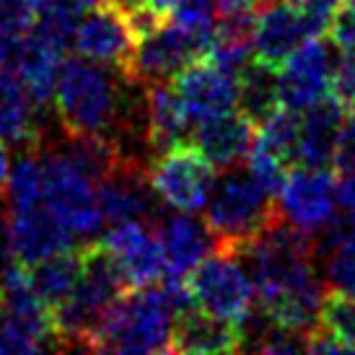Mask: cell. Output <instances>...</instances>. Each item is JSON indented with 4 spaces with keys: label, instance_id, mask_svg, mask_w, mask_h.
Listing matches in <instances>:
<instances>
[{
    "label": "cell",
    "instance_id": "cell-2",
    "mask_svg": "<svg viewBox=\"0 0 355 355\" xmlns=\"http://www.w3.org/2000/svg\"><path fill=\"white\" fill-rule=\"evenodd\" d=\"M205 218L213 236V252L236 257L244 247H249L277 216V200H272L265 189L249 177L244 166H234L220 171L216 187L205 202Z\"/></svg>",
    "mask_w": 355,
    "mask_h": 355
},
{
    "label": "cell",
    "instance_id": "cell-32",
    "mask_svg": "<svg viewBox=\"0 0 355 355\" xmlns=\"http://www.w3.org/2000/svg\"><path fill=\"white\" fill-rule=\"evenodd\" d=\"M327 34H329V42L337 52L343 50H353L355 47V6L350 3H340V8L335 10V16L327 26Z\"/></svg>",
    "mask_w": 355,
    "mask_h": 355
},
{
    "label": "cell",
    "instance_id": "cell-30",
    "mask_svg": "<svg viewBox=\"0 0 355 355\" xmlns=\"http://www.w3.org/2000/svg\"><path fill=\"white\" fill-rule=\"evenodd\" d=\"M37 10L26 0H0V34L26 37Z\"/></svg>",
    "mask_w": 355,
    "mask_h": 355
},
{
    "label": "cell",
    "instance_id": "cell-37",
    "mask_svg": "<svg viewBox=\"0 0 355 355\" xmlns=\"http://www.w3.org/2000/svg\"><path fill=\"white\" fill-rule=\"evenodd\" d=\"M26 3H29V6H31L34 10H40V8H44L47 3H52V0H26Z\"/></svg>",
    "mask_w": 355,
    "mask_h": 355
},
{
    "label": "cell",
    "instance_id": "cell-1",
    "mask_svg": "<svg viewBox=\"0 0 355 355\" xmlns=\"http://www.w3.org/2000/svg\"><path fill=\"white\" fill-rule=\"evenodd\" d=\"M177 311L171 309L161 283L132 288L109 306L86 340L94 353H168L171 327Z\"/></svg>",
    "mask_w": 355,
    "mask_h": 355
},
{
    "label": "cell",
    "instance_id": "cell-31",
    "mask_svg": "<svg viewBox=\"0 0 355 355\" xmlns=\"http://www.w3.org/2000/svg\"><path fill=\"white\" fill-rule=\"evenodd\" d=\"M293 3L304 16L309 34L322 37V34H327V26H329V21H332L343 0H293Z\"/></svg>",
    "mask_w": 355,
    "mask_h": 355
},
{
    "label": "cell",
    "instance_id": "cell-24",
    "mask_svg": "<svg viewBox=\"0 0 355 355\" xmlns=\"http://www.w3.org/2000/svg\"><path fill=\"white\" fill-rule=\"evenodd\" d=\"M3 198L8 207H26L44 200V166L37 150H21L10 164Z\"/></svg>",
    "mask_w": 355,
    "mask_h": 355
},
{
    "label": "cell",
    "instance_id": "cell-15",
    "mask_svg": "<svg viewBox=\"0 0 355 355\" xmlns=\"http://www.w3.org/2000/svg\"><path fill=\"white\" fill-rule=\"evenodd\" d=\"M156 236L164 252V275L166 277H187L195 267L213 252V236L195 213H166L158 218Z\"/></svg>",
    "mask_w": 355,
    "mask_h": 355
},
{
    "label": "cell",
    "instance_id": "cell-27",
    "mask_svg": "<svg viewBox=\"0 0 355 355\" xmlns=\"http://www.w3.org/2000/svg\"><path fill=\"white\" fill-rule=\"evenodd\" d=\"M244 168H247L249 177L254 179L257 184L265 189L272 200H277L280 189L286 184L288 174H291L286 161L280 156H275L270 148L259 146L257 140H254V146H252V150H249L247 161H244Z\"/></svg>",
    "mask_w": 355,
    "mask_h": 355
},
{
    "label": "cell",
    "instance_id": "cell-14",
    "mask_svg": "<svg viewBox=\"0 0 355 355\" xmlns=\"http://www.w3.org/2000/svg\"><path fill=\"white\" fill-rule=\"evenodd\" d=\"M50 107L34 101L16 68L0 70V140L10 148L40 150L50 135L44 125Z\"/></svg>",
    "mask_w": 355,
    "mask_h": 355
},
{
    "label": "cell",
    "instance_id": "cell-21",
    "mask_svg": "<svg viewBox=\"0 0 355 355\" xmlns=\"http://www.w3.org/2000/svg\"><path fill=\"white\" fill-rule=\"evenodd\" d=\"M62 62H65V50H60L58 44H52V42L42 40L40 34L29 31L21 40L19 58H16L13 68L21 76V80L26 83L34 101L42 107H50Z\"/></svg>",
    "mask_w": 355,
    "mask_h": 355
},
{
    "label": "cell",
    "instance_id": "cell-33",
    "mask_svg": "<svg viewBox=\"0 0 355 355\" xmlns=\"http://www.w3.org/2000/svg\"><path fill=\"white\" fill-rule=\"evenodd\" d=\"M332 166L340 174H353L355 171V109L347 112L343 119V128L335 143V156H332Z\"/></svg>",
    "mask_w": 355,
    "mask_h": 355
},
{
    "label": "cell",
    "instance_id": "cell-38",
    "mask_svg": "<svg viewBox=\"0 0 355 355\" xmlns=\"http://www.w3.org/2000/svg\"><path fill=\"white\" fill-rule=\"evenodd\" d=\"M117 3H122V6H130V3H135V0H117Z\"/></svg>",
    "mask_w": 355,
    "mask_h": 355
},
{
    "label": "cell",
    "instance_id": "cell-36",
    "mask_svg": "<svg viewBox=\"0 0 355 355\" xmlns=\"http://www.w3.org/2000/svg\"><path fill=\"white\" fill-rule=\"evenodd\" d=\"M68 3H73L78 10H89V8H94V6H99L101 0H68Z\"/></svg>",
    "mask_w": 355,
    "mask_h": 355
},
{
    "label": "cell",
    "instance_id": "cell-7",
    "mask_svg": "<svg viewBox=\"0 0 355 355\" xmlns=\"http://www.w3.org/2000/svg\"><path fill=\"white\" fill-rule=\"evenodd\" d=\"M148 179L166 207L179 213H198L216 187L218 168L192 143H179L150 161Z\"/></svg>",
    "mask_w": 355,
    "mask_h": 355
},
{
    "label": "cell",
    "instance_id": "cell-39",
    "mask_svg": "<svg viewBox=\"0 0 355 355\" xmlns=\"http://www.w3.org/2000/svg\"><path fill=\"white\" fill-rule=\"evenodd\" d=\"M0 195H3V192H0Z\"/></svg>",
    "mask_w": 355,
    "mask_h": 355
},
{
    "label": "cell",
    "instance_id": "cell-8",
    "mask_svg": "<svg viewBox=\"0 0 355 355\" xmlns=\"http://www.w3.org/2000/svg\"><path fill=\"white\" fill-rule=\"evenodd\" d=\"M135 44L138 37L128 19V8L117 0H101L99 6L83 10L73 34V47L80 58L119 73H128Z\"/></svg>",
    "mask_w": 355,
    "mask_h": 355
},
{
    "label": "cell",
    "instance_id": "cell-10",
    "mask_svg": "<svg viewBox=\"0 0 355 355\" xmlns=\"http://www.w3.org/2000/svg\"><path fill=\"white\" fill-rule=\"evenodd\" d=\"M335 47L322 37H309L291 58L277 68L280 104L301 112L324 99L332 86Z\"/></svg>",
    "mask_w": 355,
    "mask_h": 355
},
{
    "label": "cell",
    "instance_id": "cell-3",
    "mask_svg": "<svg viewBox=\"0 0 355 355\" xmlns=\"http://www.w3.org/2000/svg\"><path fill=\"white\" fill-rule=\"evenodd\" d=\"M80 249L83 265L78 283L62 304L52 309L58 350H86V340L94 332V327L99 324L104 311L130 291L114 257L109 254V249L101 241H89Z\"/></svg>",
    "mask_w": 355,
    "mask_h": 355
},
{
    "label": "cell",
    "instance_id": "cell-25",
    "mask_svg": "<svg viewBox=\"0 0 355 355\" xmlns=\"http://www.w3.org/2000/svg\"><path fill=\"white\" fill-rule=\"evenodd\" d=\"M298 130H301V112L291 107H280L257 128V143L280 156L288 166H296Z\"/></svg>",
    "mask_w": 355,
    "mask_h": 355
},
{
    "label": "cell",
    "instance_id": "cell-35",
    "mask_svg": "<svg viewBox=\"0 0 355 355\" xmlns=\"http://www.w3.org/2000/svg\"><path fill=\"white\" fill-rule=\"evenodd\" d=\"M10 171V156H8V146L0 140V192L6 187V179H8Z\"/></svg>",
    "mask_w": 355,
    "mask_h": 355
},
{
    "label": "cell",
    "instance_id": "cell-4",
    "mask_svg": "<svg viewBox=\"0 0 355 355\" xmlns=\"http://www.w3.org/2000/svg\"><path fill=\"white\" fill-rule=\"evenodd\" d=\"M44 166V202L60 216L76 239L86 244L107 228L96 182L65 153L58 138H47L37 150Z\"/></svg>",
    "mask_w": 355,
    "mask_h": 355
},
{
    "label": "cell",
    "instance_id": "cell-5",
    "mask_svg": "<svg viewBox=\"0 0 355 355\" xmlns=\"http://www.w3.org/2000/svg\"><path fill=\"white\" fill-rule=\"evenodd\" d=\"M210 40L213 34H202L177 19H166L138 40L135 55L130 60L125 76L140 86L174 80L179 70H184L195 60L205 58Z\"/></svg>",
    "mask_w": 355,
    "mask_h": 355
},
{
    "label": "cell",
    "instance_id": "cell-20",
    "mask_svg": "<svg viewBox=\"0 0 355 355\" xmlns=\"http://www.w3.org/2000/svg\"><path fill=\"white\" fill-rule=\"evenodd\" d=\"M146 117H148V146L153 158L184 143L192 135V122L179 104L171 80L146 86Z\"/></svg>",
    "mask_w": 355,
    "mask_h": 355
},
{
    "label": "cell",
    "instance_id": "cell-12",
    "mask_svg": "<svg viewBox=\"0 0 355 355\" xmlns=\"http://www.w3.org/2000/svg\"><path fill=\"white\" fill-rule=\"evenodd\" d=\"M101 244L114 257L128 288L153 286L164 277V252L156 228L146 220H122L107 231Z\"/></svg>",
    "mask_w": 355,
    "mask_h": 355
},
{
    "label": "cell",
    "instance_id": "cell-22",
    "mask_svg": "<svg viewBox=\"0 0 355 355\" xmlns=\"http://www.w3.org/2000/svg\"><path fill=\"white\" fill-rule=\"evenodd\" d=\"M80 265H83V249L70 247L60 254H52L37 265L26 267L31 291L50 311L58 304H62L76 288L80 277Z\"/></svg>",
    "mask_w": 355,
    "mask_h": 355
},
{
    "label": "cell",
    "instance_id": "cell-18",
    "mask_svg": "<svg viewBox=\"0 0 355 355\" xmlns=\"http://www.w3.org/2000/svg\"><path fill=\"white\" fill-rule=\"evenodd\" d=\"M241 350V327L231 319L207 314L202 309H187L174 316L168 353H236Z\"/></svg>",
    "mask_w": 355,
    "mask_h": 355
},
{
    "label": "cell",
    "instance_id": "cell-29",
    "mask_svg": "<svg viewBox=\"0 0 355 355\" xmlns=\"http://www.w3.org/2000/svg\"><path fill=\"white\" fill-rule=\"evenodd\" d=\"M329 94L345 107V112L355 109V47L353 50H343L337 55Z\"/></svg>",
    "mask_w": 355,
    "mask_h": 355
},
{
    "label": "cell",
    "instance_id": "cell-26",
    "mask_svg": "<svg viewBox=\"0 0 355 355\" xmlns=\"http://www.w3.org/2000/svg\"><path fill=\"white\" fill-rule=\"evenodd\" d=\"M319 327L327 329L337 343H343L347 353H355V296L335 291V288L324 291Z\"/></svg>",
    "mask_w": 355,
    "mask_h": 355
},
{
    "label": "cell",
    "instance_id": "cell-19",
    "mask_svg": "<svg viewBox=\"0 0 355 355\" xmlns=\"http://www.w3.org/2000/svg\"><path fill=\"white\" fill-rule=\"evenodd\" d=\"M345 107L327 94L324 99L301 109V130H298L296 166L329 168L335 156V143L345 119Z\"/></svg>",
    "mask_w": 355,
    "mask_h": 355
},
{
    "label": "cell",
    "instance_id": "cell-6",
    "mask_svg": "<svg viewBox=\"0 0 355 355\" xmlns=\"http://www.w3.org/2000/svg\"><path fill=\"white\" fill-rule=\"evenodd\" d=\"M192 301L207 314L241 324L257 306L254 283L241 259L223 252H210L187 275Z\"/></svg>",
    "mask_w": 355,
    "mask_h": 355
},
{
    "label": "cell",
    "instance_id": "cell-16",
    "mask_svg": "<svg viewBox=\"0 0 355 355\" xmlns=\"http://www.w3.org/2000/svg\"><path fill=\"white\" fill-rule=\"evenodd\" d=\"M257 140V125L241 112H226L200 122L192 128V146L218 168L226 171L234 166H244L249 150Z\"/></svg>",
    "mask_w": 355,
    "mask_h": 355
},
{
    "label": "cell",
    "instance_id": "cell-40",
    "mask_svg": "<svg viewBox=\"0 0 355 355\" xmlns=\"http://www.w3.org/2000/svg\"><path fill=\"white\" fill-rule=\"evenodd\" d=\"M267 3H270V0H267Z\"/></svg>",
    "mask_w": 355,
    "mask_h": 355
},
{
    "label": "cell",
    "instance_id": "cell-34",
    "mask_svg": "<svg viewBox=\"0 0 355 355\" xmlns=\"http://www.w3.org/2000/svg\"><path fill=\"white\" fill-rule=\"evenodd\" d=\"M337 205L345 213L355 216V171L353 174H343V179L337 182Z\"/></svg>",
    "mask_w": 355,
    "mask_h": 355
},
{
    "label": "cell",
    "instance_id": "cell-17",
    "mask_svg": "<svg viewBox=\"0 0 355 355\" xmlns=\"http://www.w3.org/2000/svg\"><path fill=\"white\" fill-rule=\"evenodd\" d=\"M309 37L311 34L293 0H270L254 24V60L280 68Z\"/></svg>",
    "mask_w": 355,
    "mask_h": 355
},
{
    "label": "cell",
    "instance_id": "cell-11",
    "mask_svg": "<svg viewBox=\"0 0 355 355\" xmlns=\"http://www.w3.org/2000/svg\"><path fill=\"white\" fill-rule=\"evenodd\" d=\"M171 86L177 91V99L192 122V128L210 117L236 109V76L220 70L207 58L195 60L184 70H179Z\"/></svg>",
    "mask_w": 355,
    "mask_h": 355
},
{
    "label": "cell",
    "instance_id": "cell-9",
    "mask_svg": "<svg viewBox=\"0 0 355 355\" xmlns=\"http://www.w3.org/2000/svg\"><path fill=\"white\" fill-rule=\"evenodd\" d=\"M277 210L288 223L316 236L337 216V179L329 168L296 166L277 195Z\"/></svg>",
    "mask_w": 355,
    "mask_h": 355
},
{
    "label": "cell",
    "instance_id": "cell-28",
    "mask_svg": "<svg viewBox=\"0 0 355 355\" xmlns=\"http://www.w3.org/2000/svg\"><path fill=\"white\" fill-rule=\"evenodd\" d=\"M40 340L0 304V353H40Z\"/></svg>",
    "mask_w": 355,
    "mask_h": 355
},
{
    "label": "cell",
    "instance_id": "cell-13",
    "mask_svg": "<svg viewBox=\"0 0 355 355\" xmlns=\"http://www.w3.org/2000/svg\"><path fill=\"white\" fill-rule=\"evenodd\" d=\"M76 236L44 200L26 207H10V252L24 267H31L73 247Z\"/></svg>",
    "mask_w": 355,
    "mask_h": 355
},
{
    "label": "cell",
    "instance_id": "cell-23",
    "mask_svg": "<svg viewBox=\"0 0 355 355\" xmlns=\"http://www.w3.org/2000/svg\"><path fill=\"white\" fill-rule=\"evenodd\" d=\"M239 96L236 109L254 122L257 128L280 107V89H277V68L252 60L247 68L236 76Z\"/></svg>",
    "mask_w": 355,
    "mask_h": 355
}]
</instances>
